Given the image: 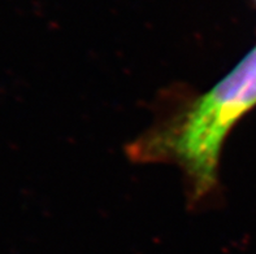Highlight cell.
Instances as JSON below:
<instances>
[{
    "instance_id": "cell-1",
    "label": "cell",
    "mask_w": 256,
    "mask_h": 254,
    "mask_svg": "<svg viewBox=\"0 0 256 254\" xmlns=\"http://www.w3.org/2000/svg\"><path fill=\"white\" fill-rule=\"evenodd\" d=\"M256 106V45L225 78L168 125L150 131L130 149L140 161H170L185 171L195 200L218 182L225 139Z\"/></svg>"
}]
</instances>
